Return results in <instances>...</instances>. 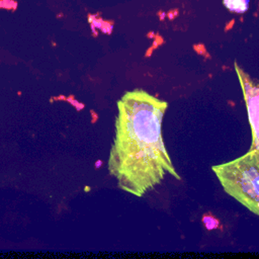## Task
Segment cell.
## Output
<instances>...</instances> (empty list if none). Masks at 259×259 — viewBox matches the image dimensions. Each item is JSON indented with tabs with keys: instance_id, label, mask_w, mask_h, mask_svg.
Listing matches in <instances>:
<instances>
[{
	"instance_id": "cell-1",
	"label": "cell",
	"mask_w": 259,
	"mask_h": 259,
	"mask_svg": "<svg viewBox=\"0 0 259 259\" xmlns=\"http://www.w3.org/2000/svg\"><path fill=\"white\" fill-rule=\"evenodd\" d=\"M108 171L123 191L142 197L165 176L180 180L162 135L168 103L146 90L126 91L116 102Z\"/></svg>"
},
{
	"instance_id": "cell-2",
	"label": "cell",
	"mask_w": 259,
	"mask_h": 259,
	"mask_svg": "<svg viewBox=\"0 0 259 259\" xmlns=\"http://www.w3.org/2000/svg\"><path fill=\"white\" fill-rule=\"evenodd\" d=\"M211 170L227 194L252 213L259 214V152L250 149L245 155L219 165Z\"/></svg>"
},
{
	"instance_id": "cell-4",
	"label": "cell",
	"mask_w": 259,
	"mask_h": 259,
	"mask_svg": "<svg viewBox=\"0 0 259 259\" xmlns=\"http://www.w3.org/2000/svg\"><path fill=\"white\" fill-rule=\"evenodd\" d=\"M224 5L231 12L243 13L247 11L250 0H223Z\"/></svg>"
},
{
	"instance_id": "cell-3",
	"label": "cell",
	"mask_w": 259,
	"mask_h": 259,
	"mask_svg": "<svg viewBox=\"0 0 259 259\" xmlns=\"http://www.w3.org/2000/svg\"><path fill=\"white\" fill-rule=\"evenodd\" d=\"M235 70L239 77L244 99L246 102L249 121L252 130V146L251 149H259V89L252 79L235 63Z\"/></svg>"
},
{
	"instance_id": "cell-5",
	"label": "cell",
	"mask_w": 259,
	"mask_h": 259,
	"mask_svg": "<svg viewBox=\"0 0 259 259\" xmlns=\"http://www.w3.org/2000/svg\"><path fill=\"white\" fill-rule=\"evenodd\" d=\"M17 2L15 0H0V8L5 10H15Z\"/></svg>"
}]
</instances>
